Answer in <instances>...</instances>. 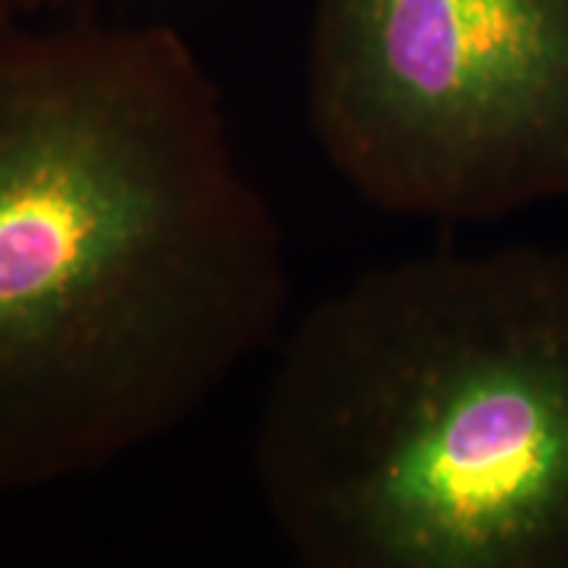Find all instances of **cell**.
I'll return each instance as SVG.
<instances>
[{"label": "cell", "mask_w": 568, "mask_h": 568, "mask_svg": "<svg viewBox=\"0 0 568 568\" xmlns=\"http://www.w3.org/2000/svg\"><path fill=\"white\" fill-rule=\"evenodd\" d=\"M255 479L316 568H568V251L414 255L318 301Z\"/></svg>", "instance_id": "7a4b0ae2"}, {"label": "cell", "mask_w": 568, "mask_h": 568, "mask_svg": "<svg viewBox=\"0 0 568 568\" xmlns=\"http://www.w3.org/2000/svg\"><path fill=\"white\" fill-rule=\"evenodd\" d=\"M305 116L339 180L395 216L568 201V0H314Z\"/></svg>", "instance_id": "3957f363"}, {"label": "cell", "mask_w": 568, "mask_h": 568, "mask_svg": "<svg viewBox=\"0 0 568 568\" xmlns=\"http://www.w3.org/2000/svg\"><path fill=\"white\" fill-rule=\"evenodd\" d=\"M42 3H53V0H0V13H11L21 9H38Z\"/></svg>", "instance_id": "277c9868"}, {"label": "cell", "mask_w": 568, "mask_h": 568, "mask_svg": "<svg viewBox=\"0 0 568 568\" xmlns=\"http://www.w3.org/2000/svg\"><path fill=\"white\" fill-rule=\"evenodd\" d=\"M287 297L280 219L180 32L0 27V489L180 429Z\"/></svg>", "instance_id": "6da1fadb"}]
</instances>
